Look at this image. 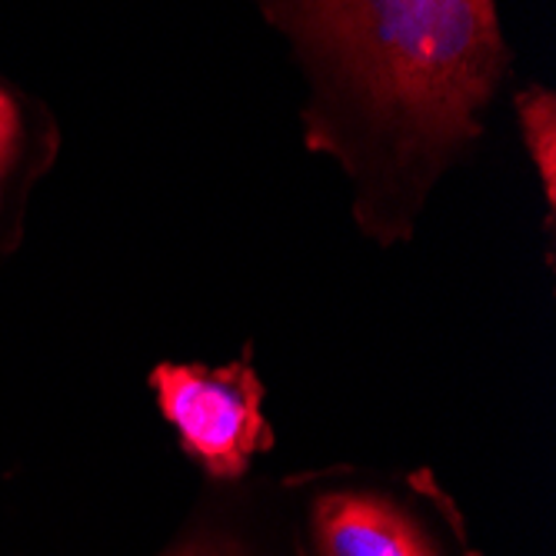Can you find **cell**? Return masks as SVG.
<instances>
[{
    "label": "cell",
    "instance_id": "cell-6",
    "mask_svg": "<svg viewBox=\"0 0 556 556\" xmlns=\"http://www.w3.org/2000/svg\"><path fill=\"white\" fill-rule=\"evenodd\" d=\"M164 556H250L237 540L220 536V533H197L184 543H177L170 553Z\"/></svg>",
    "mask_w": 556,
    "mask_h": 556
},
{
    "label": "cell",
    "instance_id": "cell-4",
    "mask_svg": "<svg viewBox=\"0 0 556 556\" xmlns=\"http://www.w3.org/2000/svg\"><path fill=\"white\" fill-rule=\"evenodd\" d=\"M61 150V130L37 97L0 74V217L30 193Z\"/></svg>",
    "mask_w": 556,
    "mask_h": 556
},
{
    "label": "cell",
    "instance_id": "cell-3",
    "mask_svg": "<svg viewBox=\"0 0 556 556\" xmlns=\"http://www.w3.org/2000/svg\"><path fill=\"white\" fill-rule=\"evenodd\" d=\"M317 556H443L430 527L403 500L377 490H330L311 507Z\"/></svg>",
    "mask_w": 556,
    "mask_h": 556
},
{
    "label": "cell",
    "instance_id": "cell-1",
    "mask_svg": "<svg viewBox=\"0 0 556 556\" xmlns=\"http://www.w3.org/2000/svg\"><path fill=\"white\" fill-rule=\"evenodd\" d=\"M254 4L307 80V150L343 167L367 233L407 237L437 180L483 140L510 77L496 0Z\"/></svg>",
    "mask_w": 556,
    "mask_h": 556
},
{
    "label": "cell",
    "instance_id": "cell-5",
    "mask_svg": "<svg viewBox=\"0 0 556 556\" xmlns=\"http://www.w3.org/2000/svg\"><path fill=\"white\" fill-rule=\"evenodd\" d=\"M514 111L520 121L523 147L530 154V164L543 184L546 200V224H553L556 207V93L549 87L530 84L514 97Z\"/></svg>",
    "mask_w": 556,
    "mask_h": 556
},
{
    "label": "cell",
    "instance_id": "cell-2",
    "mask_svg": "<svg viewBox=\"0 0 556 556\" xmlns=\"http://www.w3.org/2000/svg\"><path fill=\"white\" fill-rule=\"evenodd\" d=\"M150 387L184 453L217 480L243 477L250 457L274 446V430L261 410L264 383L247 361L227 367L161 364L150 374Z\"/></svg>",
    "mask_w": 556,
    "mask_h": 556
}]
</instances>
